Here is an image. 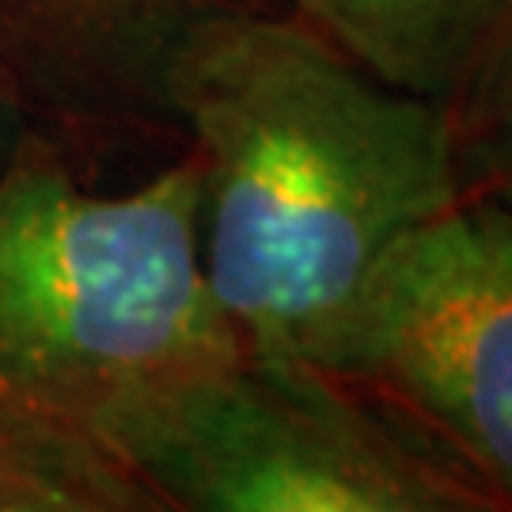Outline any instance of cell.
I'll use <instances>...</instances> for the list:
<instances>
[{
  "instance_id": "1",
  "label": "cell",
  "mask_w": 512,
  "mask_h": 512,
  "mask_svg": "<svg viewBox=\"0 0 512 512\" xmlns=\"http://www.w3.org/2000/svg\"><path fill=\"white\" fill-rule=\"evenodd\" d=\"M164 95L202 167L205 281L247 357L304 361L387 251L467 198L452 110L308 23L198 19Z\"/></svg>"
},
{
  "instance_id": "4",
  "label": "cell",
  "mask_w": 512,
  "mask_h": 512,
  "mask_svg": "<svg viewBox=\"0 0 512 512\" xmlns=\"http://www.w3.org/2000/svg\"><path fill=\"white\" fill-rule=\"evenodd\" d=\"M167 512H505L293 361L239 357L118 414Z\"/></svg>"
},
{
  "instance_id": "7",
  "label": "cell",
  "mask_w": 512,
  "mask_h": 512,
  "mask_svg": "<svg viewBox=\"0 0 512 512\" xmlns=\"http://www.w3.org/2000/svg\"><path fill=\"white\" fill-rule=\"evenodd\" d=\"M452 118L463 190L512 202V31Z\"/></svg>"
},
{
  "instance_id": "5",
  "label": "cell",
  "mask_w": 512,
  "mask_h": 512,
  "mask_svg": "<svg viewBox=\"0 0 512 512\" xmlns=\"http://www.w3.org/2000/svg\"><path fill=\"white\" fill-rule=\"evenodd\" d=\"M300 16L376 80L456 110L512 31V0H300Z\"/></svg>"
},
{
  "instance_id": "2",
  "label": "cell",
  "mask_w": 512,
  "mask_h": 512,
  "mask_svg": "<svg viewBox=\"0 0 512 512\" xmlns=\"http://www.w3.org/2000/svg\"><path fill=\"white\" fill-rule=\"evenodd\" d=\"M239 357L205 281L194 148L103 194L23 133L0 164V406L103 433Z\"/></svg>"
},
{
  "instance_id": "3",
  "label": "cell",
  "mask_w": 512,
  "mask_h": 512,
  "mask_svg": "<svg viewBox=\"0 0 512 512\" xmlns=\"http://www.w3.org/2000/svg\"><path fill=\"white\" fill-rule=\"evenodd\" d=\"M293 365L512 512V202L467 194L414 228Z\"/></svg>"
},
{
  "instance_id": "8",
  "label": "cell",
  "mask_w": 512,
  "mask_h": 512,
  "mask_svg": "<svg viewBox=\"0 0 512 512\" xmlns=\"http://www.w3.org/2000/svg\"><path fill=\"white\" fill-rule=\"evenodd\" d=\"M19 137H23V133H19L16 114H12V110L0 103V164L12 156V148L19 145Z\"/></svg>"
},
{
  "instance_id": "6",
  "label": "cell",
  "mask_w": 512,
  "mask_h": 512,
  "mask_svg": "<svg viewBox=\"0 0 512 512\" xmlns=\"http://www.w3.org/2000/svg\"><path fill=\"white\" fill-rule=\"evenodd\" d=\"M0 512H167L114 444L0 406Z\"/></svg>"
}]
</instances>
